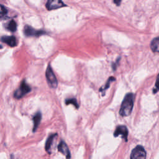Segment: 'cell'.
I'll return each mask as SVG.
<instances>
[{
	"mask_svg": "<svg viewBox=\"0 0 159 159\" xmlns=\"http://www.w3.org/2000/svg\"><path fill=\"white\" fill-rule=\"evenodd\" d=\"M134 102V95L133 93H128L123 99L119 110V114L122 116H128L131 114Z\"/></svg>",
	"mask_w": 159,
	"mask_h": 159,
	"instance_id": "cell-1",
	"label": "cell"
},
{
	"mask_svg": "<svg viewBox=\"0 0 159 159\" xmlns=\"http://www.w3.org/2000/svg\"><path fill=\"white\" fill-rule=\"evenodd\" d=\"M45 74L47 81L49 86L52 88H56L58 84L57 80L55 74L53 72V70L50 65H49L47 67Z\"/></svg>",
	"mask_w": 159,
	"mask_h": 159,
	"instance_id": "cell-2",
	"label": "cell"
},
{
	"mask_svg": "<svg viewBox=\"0 0 159 159\" xmlns=\"http://www.w3.org/2000/svg\"><path fill=\"white\" fill-rule=\"evenodd\" d=\"M31 90L30 86L26 83L25 81H23L20 87L14 93V97L17 99H20L23 97L25 95L30 92Z\"/></svg>",
	"mask_w": 159,
	"mask_h": 159,
	"instance_id": "cell-3",
	"label": "cell"
},
{
	"mask_svg": "<svg viewBox=\"0 0 159 159\" xmlns=\"http://www.w3.org/2000/svg\"><path fill=\"white\" fill-rule=\"evenodd\" d=\"M146 158V152L141 146H137L133 149L131 155V159H144Z\"/></svg>",
	"mask_w": 159,
	"mask_h": 159,
	"instance_id": "cell-4",
	"label": "cell"
},
{
	"mask_svg": "<svg viewBox=\"0 0 159 159\" xmlns=\"http://www.w3.org/2000/svg\"><path fill=\"white\" fill-rule=\"evenodd\" d=\"M24 32L26 36H36V37L42 36V35L45 34L44 31L36 30L29 26H26L24 27Z\"/></svg>",
	"mask_w": 159,
	"mask_h": 159,
	"instance_id": "cell-5",
	"label": "cell"
},
{
	"mask_svg": "<svg viewBox=\"0 0 159 159\" xmlns=\"http://www.w3.org/2000/svg\"><path fill=\"white\" fill-rule=\"evenodd\" d=\"M65 5L62 2V0H48L46 7L49 10L56 9L65 6Z\"/></svg>",
	"mask_w": 159,
	"mask_h": 159,
	"instance_id": "cell-6",
	"label": "cell"
},
{
	"mask_svg": "<svg viewBox=\"0 0 159 159\" xmlns=\"http://www.w3.org/2000/svg\"><path fill=\"white\" fill-rule=\"evenodd\" d=\"M128 136V130L125 126H118L115 132H114V136L115 137L118 136H121L122 139L127 140Z\"/></svg>",
	"mask_w": 159,
	"mask_h": 159,
	"instance_id": "cell-7",
	"label": "cell"
},
{
	"mask_svg": "<svg viewBox=\"0 0 159 159\" xmlns=\"http://www.w3.org/2000/svg\"><path fill=\"white\" fill-rule=\"evenodd\" d=\"M58 150L60 152L62 153L64 155H65L66 158H70V157H71L68 147L67 145L66 144V143L65 142H63V141H61L60 144H59Z\"/></svg>",
	"mask_w": 159,
	"mask_h": 159,
	"instance_id": "cell-8",
	"label": "cell"
},
{
	"mask_svg": "<svg viewBox=\"0 0 159 159\" xmlns=\"http://www.w3.org/2000/svg\"><path fill=\"white\" fill-rule=\"evenodd\" d=\"M2 41L11 47H15L17 44L16 39L14 36H4L2 38Z\"/></svg>",
	"mask_w": 159,
	"mask_h": 159,
	"instance_id": "cell-9",
	"label": "cell"
},
{
	"mask_svg": "<svg viewBox=\"0 0 159 159\" xmlns=\"http://www.w3.org/2000/svg\"><path fill=\"white\" fill-rule=\"evenodd\" d=\"M41 119H42V114H41V112H38V113L36 114V115L34 116V117H33V121H34L33 132H35L37 130L39 124L41 121Z\"/></svg>",
	"mask_w": 159,
	"mask_h": 159,
	"instance_id": "cell-10",
	"label": "cell"
},
{
	"mask_svg": "<svg viewBox=\"0 0 159 159\" xmlns=\"http://www.w3.org/2000/svg\"><path fill=\"white\" fill-rule=\"evenodd\" d=\"M57 136V134H52L50 135L47 140V142H46V144H45V150L46 151L49 153V154H50V149H51V146L52 145V143H53V141H54V138Z\"/></svg>",
	"mask_w": 159,
	"mask_h": 159,
	"instance_id": "cell-11",
	"label": "cell"
},
{
	"mask_svg": "<svg viewBox=\"0 0 159 159\" xmlns=\"http://www.w3.org/2000/svg\"><path fill=\"white\" fill-rule=\"evenodd\" d=\"M158 46H159V40L158 38H156L154 39L151 42L150 47L152 50L154 52H158Z\"/></svg>",
	"mask_w": 159,
	"mask_h": 159,
	"instance_id": "cell-12",
	"label": "cell"
},
{
	"mask_svg": "<svg viewBox=\"0 0 159 159\" xmlns=\"http://www.w3.org/2000/svg\"><path fill=\"white\" fill-rule=\"evenodd\" d=\"M114 80H115V78H114V77H110V78L108 79V80L107 84L105 85V86H104V87L101 88V89L99 90V91H100V92H103V93H104V92H105L106 90H107L108 89V88L110 87V83H111L112 81H114Z\"/></svg>",
	"mask_w": 159,
	"mask_h": 159,
	"instance_id": "cell-13",
	"label": "cell"
},
{
	"mask_svg": "<svg viewBox=\"0 0 159 159\" xmlns=\"http://www.w3.org/2000/svg\"><path fill=\"white\" fill-rule=\"evenodd\" d=\"M66 103V104H72L74 107H76V108H78L79 106L77 103V99L75 98H71V99H67L65 101Z\"/></svg>",
	"mask_w": 159,
	"mask_h": 159,
	"instance_id": "cell-14",
	"label": "cell"
},
{
	"mask_svg": "<svg viewBox=\"0 0 159 159\" xmlns=\"http://www.w3.org/2000/svg\"><path fill=\"white\" fill-rule=\"evenodd\" d=\"M8 29L11 31V32H15L16 31V29H17V24H16V23L12 20L8 24Z\"/></svg>",
	"mask_w": 159,
	"mask_h": 159,
	"instance_id": "cell-15",
	"label": "cell"
},
{
	"mask_svg": "<svg viewBox=\"0 0 159 159\" xmlns=\"http://www.w3.org/2000/svg\"><path fill=\"white\" fill-rule=\"evenodd\" d=\"M7 9L2 5H0V14H5L7 13Z\"/></svg>",
	"mask_w": 159,
	"mask_h": 159,
	"instance_id": "cell-16",
	"label": "cell"
},
{
	"mask_svg": "<svg viewBox=\"0 0 159 159\" xmlns=\"http://www.w3.org/2000/svg\"><path fill=\"white\" fill-rule=\"evenodd\" d=\"M113 2L117 6H119L121 5V0H113Z\"/></svg>",
	"mask_w": 159,
	"mask_h": 159,
	"instance_id": "cell-17",
	"label": "cell"
}]
</instances>
